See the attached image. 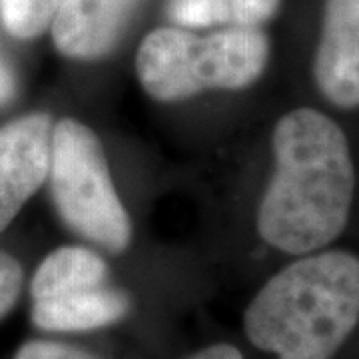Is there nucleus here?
<instances>
[{
	"label": "nucleus",
	"instance_id": "f257e3e1",
	"mask_svg": "<svg viewBox=\"0 0 359 359\" xmlns=\"http://www.w3.org/2000/svg\"><path fill=\"white\" fill-rule=\"evenodd\" d=\"M276 172L257 208L264 242L285 254H309L344 231L355 192L346 134L332 118L297 108L273 130Z\"/></svg>",
	"mask_w": 359,
	"mask_h": 359
},
{
	"label": "nucleus",
	"instance_id": "f03ea898",
	"mask_svg": "<svg viewBox=\"0 0 359 359\" xmlns=\"http://www.w3.org/2000/svg\"><path fill=\"white\" fill-rule=\"evenodd\" d=\"M359 321V257L321 252L276 273L248 306L244 330L280 359H332Z\"/></svg>",
	"mask_w": 359,
	"mask_h": 359
},
{
	"label": "nucleus",
	"instance_id": "7ed1b4c3",
	"mask_svg": "<svg viewBox=\"0 0 359 359\" xmlns=\"http://www.w3.org/2000/svg\"><path fill=\"white\" fill-rule=\"evenodd\" d=\"M269 44L257 28L231 26L208 36L158 28L142 40L136 72L154 100L174 102L208 90H240L262 76Z\"/></svg>",
	"mask_w": 359,
	"mask_h": 359
},
{
	"label": "nucleus",
	"instance_id": "20e7f679",
	"mask_svg": "<svg viewBox=\"0 0 359 359\" xmlns=\"http://www.w3.org/2000/svg\"><path fill=\"white\" fill-rule=\"evenodd\" d=\"M48 180L68 228L108 252L128 248V212L116 194L102 144L88 126L66 118L52 128Z\"/></svg>",
	"mask_w": 359,
	"mask_h": 359
},
{
	"label": "nucleus",
	"instance_id": "39448f33",
	"mask_svg": "<svg viewBox=\"0 0 359 359\" xmlns=\"http://www.w3.org/2000/svg\"><path fill=\"white\" fill-rule=\"evenodd\" d=\"M52 120L34 112L0 128V231L48 180Z\"/></svg>",
	"mask_w": 359,
	"mask_h": 359
},
{
	"label": "nucleus",
	"instance_id": "423d86ee",
	"mask_svg": "<svg viewBox=\"0 0 359 359\" xmlns=\"http://www.w3.org/2000/svg\"><path fill=\"white\" fill-rule=\"evenodd\" d=\"M313 76L339 108L359 106V0H325Z\"/></svg>",
	"mask_w": 359,
	"mask_h": 359
},
{
	"label": "nucleus",
	"instance_id": "0eeeda50",
	"mask_svg": "<svg viewBox=\"0 0 359 359\" xmlns=\"http://www.w3.org/2000/svg\"><path fill=\"white\" fill-rule=\"evenodd\" d=\"M138 0H65L52 20L58 52L72 60H98L116 46Z\"/></svg>",
	"mask_w": 359,
	"mask_h": 359
},
{
	"label": "nucleus",
	"instance_id": "6e6552de",
	"mask_svg": "<svg viewBox=\"0 0 359 359\" xmlns=\"http://www.w3.org/2000/svg\"><path fill=\"white\" fill-rule=\"evenodd\" d=\"M130 309L128 295L112 287L32 302L30 320L44 332H92L120 321Z\"/></svg>",
	"mask_w": 359,
	"mask_h": 359
},
{
	"label": "nucleus",
	"instance_id": "1a4fd4ad",
	"mask_svg": "<svg viewBox=\"0 0 359 359\" xmlns=\"http://www.w3.org/2000/svg\"><path fill=\"white\" fill-rule=\"evenodd\" d=\"M106 278L108 266L96 252L88 248L65 245L44 257L30 283V295L32 302H40L86 292L106 285Z\"/></svg>",
	"mask_w": 359,
	"mask_h": 359
},
{
	"label": "nucleus",
	"instance_id": "9d476101",
	"mask_svg": "<svg viewBox=\"0 0 359 359\" xmlns=\"http://www.w3.org/2000/svg\"><path fill=\"white\" fill-rule=\"evenodd\" d=\"M65 0H0V18L14 39H34L52 25Z\"/></svg>",
	"mask_w": 359,
	"mask_h": 359
},
{
	"label": "nucleus",
	"instance_id": "9b49d317",
	"mask_svg": "<svg viewBox=\"0 0 359 359\" xmlns=\"http://www.w3.org/2000/svg\"><path fill=\"white\" fill-rule=\"evenodd\" d=\"M170 16L174 22L190 28L230 22L226 0H170Z\"/></svg>",
	"mask_w": 359,
	"mask_h": 359
},
{
	"label": "nucleus",
	"instance_id": "f8f14e48",
	"mask_svg": "<svg viewBox=\"0 0 359 359\" xmlns=\"http://www.w3.org/2000/svg\"><path fill=\"white\" fill-rule=\"evenodd\" d=\"M228 18L233 26L257 28L280 8V0H226Z\"/></svg>",
	"mask_w": 359,
	"mask_h": 359
},
{
	"label": "nucleus",
	"instance_id": "ddd939ff",
	"mask_svg": "<svg viewBox=\"0 0 359 359\" xmlns=\"http://www.w3.org/2000/svg\"><path fill=\"white\" fill-rule=\"evenodd\" d=\"M25 273L18 259L6 252H0V320L8 316V311L18 302L22 290Z\"/></svg>",
	"mask_w": 359,
	"mask_h": 359
},
{
	"label": "nucleus",
	"instance_id": "4468645a",
	"mask_svg": "<svg viewBox=\"0 0 359 359\" xmlns=\"http://www.w3.org/2000/svg\"><path fill=\"white\" fill-rule=\"evenodd\" d=\"M13 359H98L90 355L88 351H82L72 346L54 344L44 339H32L26 341L25 346L18 347Z\"/></svg>",
	"mask_w": 359,
	"mask_h": 359
},
{
	"label": "nucleus",
	"instance_id": "2eb2a0df",
	"mask_svg": "<svg viewBox=\"0 0 359 359\" xmlns=\"http://www.w3.org/2000/svg\"><path fill=\"white\" fill-rule=\"evenodd\" d=\"M16 96V78L11 65L0 54V106L8 104Z\"/></svg>",
	"mask_w": 359,
	"mask_h": 359
},
{
	"label": "nucleus",
	"instance_id": "dca6fc26",
	"mask_svg": "<svg viewBox=\"0 0 359 359\" xmlns=\"http://www.w3.org/2000/svg\"><path fill=\"white\" fill-rule=\"evenodd\" d=\"M190 359H244L240 349L233 346H228V344H218V346H210L198 351L196 355H192Z\"/></svg>",
	"mask_w": 359,
	"mask_h": 359
}]
</instances>
